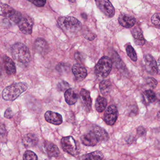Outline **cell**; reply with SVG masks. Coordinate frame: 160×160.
I'll return each instance as SVG.
<instances>
[{"mask_svg":"<svg viewBox=\"0 0 160 160\" xmlns=\"http://www.w3.org/2000/svg\"><path fill=\"white\" fill-rule=\"evenodd\" d=\"M109 139L107 132L99 126H95L86 134L81 137L82 143L86 146L94 147L99 142H106Z\"/></svg>","mask_w":160,"mask_h":160,"instance_id":"1","label":"cell"},{"mask_svg":"<svg viewBox=\"0 0 160 160\" xmlns=\"http://www.w3.org/2000/svg\"><path fill=\"white\" fill-rule=\"evenodd\" d=\"M11 54L13 59L20 63L26 65L31 61V53L24 44L17 43L11 48Z\"/></svg>","mask_w":160,"mask_h":160,"instance_id":"2","label":"cell"},{"mask_svg":"<svg viewBox=\"0 0 160 160\" xmlns=\"http://www.w3.org/2000/svg\"><path fill=\"white\" fill-rule=\"evenodd\" d=\"M57 22L60 28L68 33H76L82 28L80 22L76 18L70 16H65L59 18Z\"/></svg>","mask_w":160,"mask_h":160,"instance_id":"3","label":"cell"},{"mask_svg":"<svg viewBox=\"0 0 160 160\" xmlns=\"http://www.w3.org/2000/svg\"><path fill=\"white\" fill-rule=\"evenodd\" d=\"M28 85L23 82L13 84L7 87L3 90L2 97L4 100L8 101H12L16 100L21 94L26 91Z\"/></svg>","mask_w":160,"mask_h":160,"instance_id":"4","label":"cell"},{"mask_svg":"<svg viewBox=\"0 0 160 160\" xmlns=\"http://www.w3.org/2000/svg\"><path fill=\"white\" fill-rule=\"evenodd\" d=\"M112 61L107 56L102 57L95 67V73L100 78H106L109 76L112 68Z\"/></svg>","mask_w":160,"mask_h":160,"instance_id":"5","label":"cell"},{"mask_svg":"<svg viewBox=\"0 0 160 160\" xmlns=\"http://www.w3.org/2000/svg\"><path fill=\"white\" fill-rule=\"evenodd\" d=\"M1 16L11 24H18L23 17L20 12L15 10L6 4H1Z\"/></svg>","mask_w":160,"mask_h":160,"instance_id":"6","label":"cell"},{"mask_svg":"<svg viewBox=\"0 0 160 160\" xmlns=\"http://www.w3.org/2000/svg\"><path fill=\"white\" fill-rule=\"evenodd\" d=\"M61 142L62 148L65 152L73 156H76L79 154L77 142L72 136L63 137Z\"/></svg>","mask_w":160,"mask_h":160,"instance_id":"7","label":"cell"},{"mask_svg":"<svg viewBox=\"0 0 160 160\" xmlns=\"http://www.w3.org/2000/svg\"><path fill=\"white\" fill-rule=\"evenodd\" d=\"M99 9L108 18H112L115 13L114 7L110 0H95Z\"/></svg>","mask_w":160,"mask_h":160,"instance_id":"8","label":"cell"},{"mask_svg":"<svg viewBox=\"0 0 160 160\" xmlns=\"http://www.w3.org/2000/svg\"><path fill=\"white\" fill-rule=\"evenodd\" d=\"M18 24L23 33L25 35H30L32 33L34 22L31 17L27 15L23 16Z\"/></svg>","mask_w":160,"mask_h":160,"instance_id":"9","label":"cell"},{"mask_svg":"<svg viewBox=\"0 0 160 160\" xmlns=\"http://www.w3.org/2000/svg\"><path fill=\"white\" fill-rule=\"evenodd\" d=\"M145 68L147 73L152 75L158 73L157 63L154 57L150 54H146L144 57Z\"/></svg>","mask_w":160,"mask_h":160,"instance_id":"10","label":"cell"},{"mask_svg":"<svg viewBox=\"0 0 160 160\" xmlns=\"http://www.w3.org/2000/svg\"><path fill=\"white\" fill-rule=\"evenodd\" d=\"M118 115L117 107L114 105H110L107 108L104 113V121L107 125L113 126L116 122Z\"/></svg>","mask_w":160,"mask_h":160,"instance_id":"11","label":"cell"},{"mask_svg":"<svg viewBox=\"0 0 160 160\" xmlns=\"http://www.w3.org/2000/svg\"><path fill=\"white\" fill-rule=\"evenodd\" d=\"M34 48L37 53L43 56L47 54L49 49V44L45 39L42 38H38L35 40Z\"/></svg>","mask_w":160,"mask_h":160,"instance_id":"12","label":"cell"},{"mask_svg":"<svg viewBox=\"0 0 160 160\" xmlns=\"http://www.w3.org/2000/svg\"><path fill=\"white\" fill-rule=\"evenodd\" d=\"M45 120L54 125H60L63 122V117L60 114L52 111H47L44 115Z\"/></svg>","mask_w":160,"mask_h":160,"instance_id":"13","label":"cell"},{"mask_svg":"<svg viewBox=\"0 0 160 160\" xmlns=\"http://www.w3.org/2000/svg\"><path fill=\"white\" fill-rule=\"evenodd\" d=\"M72 71L76 80L79 82L84 80L87 75L86 68L80 64L74 65L72 67Z\"/></svg>","mask_w":160,"mask_h":160,"instance_id":"14","label":"cell"},{"mask_svg":"<svg viewBox=\"0 0 160 160\" xmlns=\"http://www.w3.org/2000/svg\"><path fill=\"white\" fill-rule=\"evenodd\" d=\"M45 152L50 158H56L60 155V151L56 145L50 142H44Z\"/></svg>","mask_w":160,"mask_h":160,"instance_id":"15","label":"cell"},{"mask_svg":"<svg viewBox=\"0 0 160 160\" xmlns=\"http://www.w3.org/2000/svg\"><path fill=\"white\" fill-rule=\"evenodd\" d=\"M118 22L125 28H131L136 22V19L132 16L126 14H121L118 18Z\"/></svg>","mask_w":160,"mask_h":160,"instance_id":"16","label":"cell"},{"mask_svg":"<svg viewBox=\"0 0 160 160\" xmlns=\"http://www.w3.org/2000/svg\"><path fill=\"white\" fill-rule=\"evenodd\" d=\"M38 142V137L33 133H28L24 135L22 139L23 144L26 148L36 146Z\"/></svg>","mask_w":160,"mask_h":160,"instance_id":"17","label":"cell"},{"mask_svg":"<svg viewBox=\"0 0 160 160\" xmlns=\"http://www.w3.org/2000/svg\"><path fill=\"white\" fill-rule=\"evenodd\" d=\"M3 62L6 73L8 76L14 75L16 72V68L14 62L9 57L4 55L3 56Z\"/></svg>","mask_w":160,"mask_h":160,"instance_id":"18","label":"cell"},{"mask_svg":"<svg viewBox=\"0 0 160 160\" xmlns=\"http://www.w3.org/2000/svg\"><path fill=\"white\" fill-rule=\"evenodd\" d=\"M132 33L136 45L143 46L145 44V40L142 32L140 28L138 27L134 28L132 31Z\"/></svg>","mask_w":160,"mask_h":160,"instance_id":"19","label":"cell"},{"mask_svg":"<svg viewBox=\"0 0 160 160\" xmlns=\"http://www.w3.org/2000/svg\"><path fill=\"white\" fill-rule=\"evenodd\" d=\"M65 101L69 105H73L76 103L78 98V95L73 89L69 88L65 92Z\"/></svg>","mask_w":160,"mask_h":160,"instance_id":"20","label":"cell"},{"mask_svg":"<svg viewBox=\"0 0 160 160\" xmlns=\"http://www.w3.org/2000/svg\"><path fill=\"white\" fill-rule=\"evenodd\" d=\"M80 97L85 106L87 109L90 110L92 106V99L89 91L82 88L80 91Z\"/></svg>","mask_w":160,"mask_h":160,"instance_id":"21","label":"cell"},{"mask_svg":"<svg viewBox=\"0 0 160 160\" xmlns=\"http://www.w3.org/2000/svg\"><path fill=\"white\" fill-rule=\"evenodd\" d=\"M111 82L109 80H104L101 82L99 85V88L101 93L104 95L107 96L110 94L111 89Z\"/></svg>","mask_w":160,"mask_h":160,"instance_id":"22","label":"cell"},{"mask_svg":"<svg viewBox=\"0 0 160 160\" xmlns=\"http://www.w3.org/2000/svg\"><path fill=\"white\" fill-rule=\"evenodd\" d=\"M107 104L108 102L106 99L103 97H98L95 102L96 109L99 112H102L106 109Z\"/></svg>","mask_w":160,"mask_h":160,"instance_id":"23","label":"cell"},{"mask_svg":"<svg viewBox=\"0 0 160 160\" xmlns=\"http://www.w3.org/2000/svg\"><path fill=\"white\" fill-rule=\"evenodd\" d=\"M103 158V155L102 152L95 151L86 154L82 160H102Z\"/></svg>","mask_w":160,"mask_h":160,"instance_id":"24","label":"cell"},{"mask_svg":"<svg viewBox=\"0 0 160 160\" xmlns=\"http://www.w3.org/2000/svg\"><path fill=\"white\" fill-rule=\"evenodd\" d=\"M145 102L147 101L148 103L155 102L157 98V96L152 90H146L144 93Z\"/></svg>","mask_w":160,"mask_h":160,"instance_id":"25","label":"cell"},{"mask_svg":"<svg viewBox=\"0 0 160 160\" xmlns=\"http://www.w3.org/2000/svg\"><path fill=\"white\" fill-rule=\"evenodd\" d=\"M126 52L128 56L131 58L133 62H136L138 60L137 53L135 52L134 49L132 48L131 45H128L126 48Z\"/></svg>","mask_w":160,"mask_h":160,"instance_id":"26","label":"cell"},{"mask_svg":"<svg viewBox=\"0 0 160 160\" xmlns=\"http://www.w3.org/2000/svg\"><path fill=\"white\" fill-rule=\"evenodd\" d=\"M23 160H38L36 154L31 150H27L24 152L23 157Z\"/></svg>","mask_w":160,"mask_h":160,"instance_id":"27","label":"cell"},{"mask_svg":"<svg viewBox=\"0 0 160 160\" xmlns=\"http://www.w3.org/2000/svg\"><path fill=\"white\" fill-rule=\"evenodd\" d=\"M56 69L60 74H64L68 72L69 70V66L67 64L65 63H60L56 67Z\"/></svg>","mask_w":160,"mask_h":160,"instance_id":"28","label":"cell"},{"mask_svg":"<svg viewBox=\"0 0 160 160\" xmlns=\"http://www.w3.org/2000/svg\"><path fill=\"white\" fill-rule=\"evenodd\" d=\"M70 85L67 82L63 81L59 82L57 85V88L59 91H66L67 89H69Z\"/></svg>","mask_w":160,"mask_h":160,"instance_id":"29","label":"cell"},{"mask_svg":"<svg viewBox=\"0 0 160 160\" xmlns=\"http://www.w3.org/2000/svg\"><path fill=\"white\" fill-rule=\"evenodd\" d=\"M151 22L154 25L160 28V13L154 14L151 18Z\"/></svg>","mask_w":160,"mask_h":160,"instance_id":"30","label":"cell"},{"mask_svg":"<svg viewBox=\"0 0 160 160\" xmlns=\"http://www.w3.org/2000/svg\"><path fill=\"white\" fill-rule=\"evenodd\" d=\"M146 83L147 85L152 88H156L157 85V81L153 78H147Z\"/></svg>","mask_w":160,"mask_h":160,"instance_id":"31","label":"cell"},{"mask_svg":"<svg viewBox=\"0 0 160 160\" xmlns=\"http://www.w3.org/2000/svg\"><path fill=\"white\" fill-rule=\"evenodd\" d=\"M29 2L39 7L44 6L46 3V0H28Z\"/></svg>","mask_w":160,"mask_h":160,"instance_id":"32","label":"cell"},{"mask_svg":"<svg viewBox=\"0 0 160 160\" xmlns=\"http://www.w3.org/2000/svg\"><path fill=\"white\" fill-rule=\"evenodd\" d=\"M84 36L85 38L89 40H94L96 38V35L95 34L91 32L87 31L85 32L84 33Z\"/></svg>","mask_w":160,"mask_h":160,"instance_id":"33","label":"cell"},{"mask_svg":"<svg viewBox=\"0 0 160 160\" xmlns=\"http://www.w3.org/2000/svg\"><path fill=\"white\" fill-rule=\"evenodd\" d=\"M146 130L145 128H144L143 127H138L137 128V135L139 136V137H143L146 134Z\"/></svg>","mask_w":160,"mask_h":160,"instance_id":"34","label":"cell"},{"mask_svg":"<svg viewBox=\"0 0 160 160\" xmlns=\"http://www.w3.org/2000/svg\"><path fill=\"white\" fill-rule=\"evenodd\" d=\"M13 111H12L10 108H8L6 110L5 112L4 113V117L5 118H8V119H10V118H12L13 117Z\"/></svg>","mask_w":160,"mask_h":160,"instance_id":"35","label":"cell"},{"mask_svg":"<svg viewBox=\"0 0 160 160\" xmlns=\"http://www.w3.org/2000/svg\"><path fill=\"white\" fill-rule=\"evenodd\" d=\"M75 58L77 61L80 62H82L84 60L83 54L80 52H76L75 53Z\"/></svg>","mask_w":160,"mask_h":160,"instance_id":"36","label":"cell"},{"mask_svg":"<svg viewBox=\"0 0 160 160\" xmlns=\"http://www.w3.org/2000/svg\"><path fill=\"white\" fill-rule=\"evenodd\" d=\"M6 129L4 127V126H3V125H1V138L3 137V135L4 136L6 132Z\"/></svg>","mask_w":160,"mask_h":160,"instance_id":"37","label":"cell"},{"mask_svg":"<svg viewBox=\"0 0 160 160\" xmlns=\"http://www.w3.org/2000/svg\"><path fill=\"white\" fill-rule=\"evenodd\" d=\"M158 73L160 74V58L158 61Z\"/></svg>","mask_w":160,"mask_h":160,"instance_id":"38","label":"cell"},{"mask_svg":"<svg viewBox=\"0 0 160 160\" xmlns=\"http://www.w3.org/2000/svg\"><path fill=\"white\" fill-rule=\"evenodd\" d=\"M157 99L158 103L160 104V94H158V95H157Z\"/></svg>","mask_w":160,"mask_h":160,"instance_id":"39","label":"cell"},{"mask_svg":"<svg viewBox=\"0 0 160 160\" xmlns=\"http://www.w3.org/2000/svg\"><path fill=\"white\" fill-rule=\"evenodd\" d=\"M157 117L158 119L159 120H160V111L157 113Z\"/></svg>","mask_w":160,"mask_h":160,"instance_id":"40","label":"cell"},{"mask_svg":"<svg viewBox=\"0 0 160 160\" xmlns=\"http://www.w3.org/2000/svg\"><path fill=\"white\" fill-rule=\"evenodd\" d=\"M68 1H69L70 2H75V1H76V0H68Z\"/></svg>","mask_w":160,"mask_h":160,"instance_id":"41","label":"cell"},{"mask_svg":"<svg viewBox=\"0 0 160 160\" xmlns=\"http://www.w3.org/2000/svg\"></svg>","mask_w":160,"mask_h":160,"instance_id":"42","label":"cell"}]
</instances>
